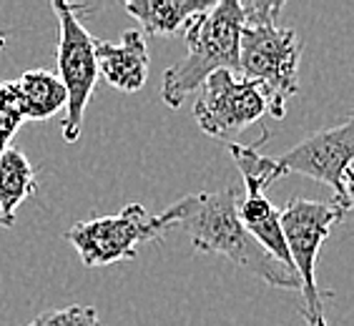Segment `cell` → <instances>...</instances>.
I'll use <instances>...</instances> for the list:
<instances>
[{
	"instance_id": "cell-1",
	"label": "cell",
	"mask_w": 354,
	"mask_h": 326,
	"mask_svg": "<svg viewBox=\"0 0 354 326\" xmlns=\"http://www.w3.org/2000/svg\"><path fill=\"white\" fill-rule=\"evenodd\" d=\"M239 191H201L176 201L164 211L169 229H181L191 246L201 253H218L241 266L274 289L301 291V284L292 269L281 266L269 251H264L252 233L246 231L236 211Z\"/></svg>"
},
{
	"instance_id": "cell-2",
	"label": "cell",
	"mask_w": 354,
	"mask_h": 326,
	"mask_svg": "<svg viewBox=\"0 0 354 326\" xmlns=\"http://www.w3.org/2000/svg\"><path fill=\"white\" fill-rule=\"evenodd\" d=\"M244 28V13L236 0L214 3L206 13L191 18L184 28L186 55L166 68L161 83V101L178 108L186 95L196 93L216 70L239 75V35Z\"/></svg>"
},
{
	"instance_id": "cell-3",
	"label": "cell",
	"mask_w": 354,
	"mask_h": 326,
	"mask_svg": "<svg viewBox=\"0 0 354 326\" xmlns=\"http://www.w3.org/2000/svg\"><path fill=\"white\" fill-rule=\"evenodd\" d=\"M277 21L244 23L239 35V75L259 83L269 98V113L284 118L286 101L299 90L301 41L294 28H279Z\"/></svg>"
},
{
	"instance_id": "cell-4",
	"label": "cell",
	"mask_w": 354,
	"mask_h": 326,
	"mask_svg": "<svg viewBox=\"0 0 354 326\" xmlns=\"http://www.w3.org/2000/svg\"><path fill=\"white\" fill-rule=\"evenodd\" d=\"M344 213L347 211L337 201H309L299 196L292 198L281 209V233H284L294 274L301 284V296H304L301 316L309 326H327L324 301L332 294H324L317 286V256L329 231L344 218Z\"/></svg>"
},
{
	"instance_id": "cell-5",
	"label": "cell",
	"mask_w": 354,
	"mask_h": 326,
	"mask_svg": "<svg viewBox=\"0 0 354 326\" xmlns=\"http://www.w3.org/2000/svg\"><path fill=\"white\" fill-rule=\"evenodd\" d=\"M83 6L53 0V13L58 18V43H55V63H58V78L68 93L66 116L61 131L63 141L75 143L83 133V116L93 98L95 83H98V66L93 53V35L81 23Z\"/></svg>"
},
{
	"instance_id": "cell-6",
	"label": "cell",
	"mask_w": 354,
	"mask_h": 326,
	"mask_svg": "<svg viewBox=\"0 0 354 326\" xmlns=\"http://www.w3.org/2000/svg\"><path fill=\"white\" fill-rule=\"evenodd\" d=\"M169 231L164 213L151 216L141 204H126L113 216L91 218L71 226L66 241L73 246L86 266H111L136 258L138 244L161 238Z\"/></svg>"
},
{
	"instance_id": "cell-7",
	"label": "cell",
	"mask_w": 354,
	"mask_h": 326,
	"mask_svg": "<svg viewBox=\"0 0 354 326\" xmlns=\"http://www.w3.org/2000/svg\"><path fill=\"white\" fill-rule=\"evenodd\" d=\"M269 111V98L257 81L216 70L198 88L194 118L206 136L229 141Z\"/></svg>"
},
{
	"instance_id": "cell-8",
	"label": "cell",
	"mask_w": 354,
	"mask_h": 326,
	"mask_svg": "<svg viewBox=\"0 0 354 326\" xmlns=\"http://www.w3.org/2000/svg\"><path fill=\"white\" fill-rule=\"evenodd\" d=\"M281 173H297L329 186L334 201L344 198V173L354 166V111L339 123L314 131L289 151L272 156Z\"/></svg>"
},
{
	"instance_id": "cell-9",
	"label": "cell",
	"mask_w": 354,
	"mask_h": 326,
	"mask_svg": "<svg viewBox=\"0 0 354 326\" xmlns=\"http://www.w3.org/2000/svg\"><path fill=\"white\" fill-rule=\"evenodd\" d=\"M98 75L111 88L123 93H136L146 86L149 78V48L141 30H126L118 43L93 41Z\"/></svg>"
},
{
	"instance_id": "cell-10",
	"label": "cell",
	"mask_w": 354,
	"mask_h": 326,
	"mask_svg": "<svg viewBox=\"0 0 354 326\" xmlns=\"http://www.w3.org/2000/svg\"><path fill=\"white\" fill-rule=\"evenodd\" d=\"M212 0H129L126 13L133 15L146 35H174L189 26L191 18L206 13Z\"/></svg>"
},
{
	"instance_id": "cell-11",
	"label": "cell",
	"mask_w": 354,
	"mask_h": 326,
	"mask_svg": "<svg viewBox=\"0 0 354 326\" xmlns=\"http://www.w3.org/2000/svg\"><path fill=\"white\" fill-rule=\"evenodd\" d=\"M13 83V90L21 103V113L26 121H48L66 111L68 93L63 88L61 78L46 68L26 70Z\"/></svg>"
},
{
	"instance_id": "cell-12",
	"label": "cell",
	"mask_w": 354,
	"mask_h": 326,
	"mask_svg": "<svg viewBox=\"0 0 354 326\" xmlns=\"http://www.w3.org/2000/svg\"><path fill=\"white\" fill-rule=\"evenodd\" d=\"M38 191L35 171L28 156L18 148H8L0 156V226L15 224V213Z\"/></svg>"
},
{
	"instance_id": "cell-13",
	"label": "cell",
	"mask_w": 354,
	"mask_h": 326,
	"mask_svg": "<svg viewBox=\"0 0 354 326\" xmlns=\"http://www.w3.org/2000/svg\"><path fill=\"white\" fill-rule=\"evenodd\" d=\"M26 118L21 113V103L10 81H0V156L10 148V141L18 133Z\"/></svg>"
},
{
	"instance_id": "cell-14",
	"label": "cell",
	"mask_w": 354,
	"mask_h": 326,
	"mask_svg": "<svg viewBox=\"0 0 354 326\" xmlns=\"http://www.w3.org/2000/svg\"><path fill=\"white\" fill-rule=\"evenodd\" d=\"M28 326H103L98 319L95 306L88 304H71L66 309H50L35 316Z\"/></svg>"
},
{
	"instance_id": "cell-15",
	"label": "cell",
	"mask_w": 354,
	"mask_h": 326,
	"mask_svg": "<svg viewBox=\"0 0 354 326\" xmlns=\"http://www.w3.org/2000/svg\"><path fill=\"white\" fill-rule=\"evenodd\" d=\"M342 209L354 213V166L344 173V198H342Z\"/></svg>"
},
{
	"instance_id": "cell-16",
	"label": "cell",
	"mask_w": 354,
	"mask_h": 326,
	"mask_svg": "<svg viewBox=\"0 0 354 326\" xmlns=\"http://www.w3.org/2000/svg\"><path fill=\"white\" fill-rule=\"evenodd\" d=\"M6 48H8V35L0 30V50H6Z\"/></svg>"
}]
</instances>
